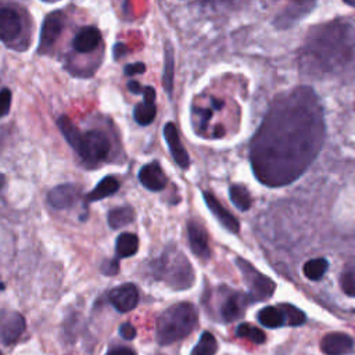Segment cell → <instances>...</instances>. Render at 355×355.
<instances>
[{
    "label": "cell",
    "mask_w": 355,
    "mask_h": 355,
    "mask_svg": "<svg viewBox=\"0 0 355 355\" xmlns=\"http://www.w3.org/2000/svg\"><path fill=\"white\" fill-rule=\"evenodd\" d=\"M139 180L146 189H148L151 191H161L162 189H165L166 182H168L166 175L164 173L159 164L155 161L146 164L140 168Z\"/></svg>",
    "instance_id": "cell-16"
},
{
    "label": "cell",
    "mask_w": 355,
    "mask_h": 355,
    "mask_svg": "<svg viewBox=\"0 0 355 355\" xmlns=\"http://www.w3.org/2000/svg\"><path fill=\"white\" fill-rule=\"evenodd\" d=\"M105 355H136V352L128 347H118L108 351Z\"/></svg>",
    "instance_id": "cell-35"
},
{
    "label": "cell",
    "mask_w": 355,
    "mask_h": 355,
    "mask_svg": "<svg viewBox=\"0 0 355 355\" xmlns=\"http://www.w3.org/2000/svg\"><path fill=\"white\" fill-rule=\"evenodd\" d=\"M119 334L125 338V340H132L136 337V329L133 327V324H130L129 322H125L119 326Z\"/></svg>",
    "instance_id": "cell-33"
},
{
    "label": "cell",
    "mask_w": 355,
    "mask_h": 355,
    "mask_svg": "<svg viewBox=\"0 0 355 355\" xmlns=\"http://www.w3.org/2000/svg\"><path fill=\"white\" fill-rule=\"evenodd\" d=\"M327 268H329V262L326 258H313L304 263L302 272L305 277H308L309 280H319L326 273Z\"/></svg>",
    "instance_id": "cell-26"
},
{
    "label": "cell",
    "mask_w": 355,
    "mask_h": 355,
    "mask_svg": "<svg viewBox=\"0 0 355 355\" xmlns=\"http://www.w3.org/2000/svg\"><path fill=\"white\" fill-rule=\"evenodd\" d=\"M80 197V187L73 183H64L53 187L47 194L49 204L55 209L72 207Z\"/></svg>",
    "instance_id": "cell-12"
},
{
    "label": "cell",
    "mask_w": 355,
    "mask_h": 355,
    "mask_svg": "<svg viewBox=\"0 0 355 355\" xmlns=\"http://www.w3.org/2000/svg\"><path fill=\"white\" fill-rule=\"evenodd\" d=\"M111 305L121 313L129 312L139 304V291L133 283H125L108 293Z\"/></svg>",
    "instance_id": "cell-11"
},
{
    "label": "cell",
    "mask_w": 355,
    "mask_h": 355,
    "mask_svg": "<svg viewBox=\"0 0 355 355\" xmlns=\"http://www.w3.org/2000/svg\"><path fill=\"white\" fill-rule=\"evenodd\" d=\"M42 1H51V0H42Z\"/></svg>",
    "instance_id": "cell-41"
},
{
    "label": "cell",
    "mask_w": 355,
    "mask_h": 355,
    "mask_svg": "<svg viewBox=\"0 0 355 355\" xmlns=\"http://www.w3.org/2000/svg\"><path fill=\"white\" fill-rule=\"evenodd\" d=\"M340 287L347 295L355 297V269L345 270L341 273Z\"/></svg>",
    "instance_id": "cell-30"
},
{
    "label": "cell",
    "mask_w": 355,
    "mask_h": 355,
    "mask_svg": "<svg viewBox=\"0 0 355 355\" xmlns=\"http://www.w3.org/2000/svg\"><path fill=\"white\" fill-rule=\"evenodd\" d=\"M295 1H300V3H302V1H311V0H295Z\"/></svg>",
    "instance_id": "cell-40"
},
{
    "label": "cell",
    "mask_w": 355,
    "mask_h": 355,
    "mask_svg": "<svg viewBox=\"0 0 355 355\" xmlns=\"http://www.w3.org/2000/svg\"><path fill=\"white\" fill-rule=\"evenodd\" d=\"M229 196L232 202L240 209V211H247L251 207V196L248 190L240 184H233L229 189Z\"/></svg>",
    "instance_id": "cell-28"
},
{
    "label": "cell",
    "mask_w": 355,
    "mask_h": 355,
    "mask_svg": "<svg viewBox=\"0 0 355 355\" xmlns=\"http://www.w3.org/2000/svg\"><path fill=\"white\" fill-rule=\"evenodd\" d=\"M187 234H189V244L194 255L201 259H208L211 255L208 234L207 230L201 223L197 220H190L187 223Z\"/></svg>",
    "instance_id": "cell-13"
},
{
    "label": "cell",
    "mask_w": 355,
    "mask_h": 355,
    "mask_svg": "<svg viewBox=\"0 0 355 355\" xmlns=\"http://www.w3.org/2000/svg\"><path fill=\"white\" fill-rule=\"evenodd\" d=\"M118 190H119V182L114 176H105L97 183V186L90 193H87L86 201L92 202V201L103 200L105 197L115 194Z\"/></svg>",
    "instance_id": "cell-21"
},
{
    "label": "cell",
    "mask_w": 355,
    "mask_h": 355,
    "mask_svg": "<svg viewBox=\"0 0 355 355\" xmlns=\"http://www.w3.org/2000/svg\"><path fill=\"white\" fill-rule=\"evenodd\" d=\"M128 53V47L125 46V44H122V43H116L115 46H114V58H121L123 54H126Z\"/></svg>",
    "instance_id": "cell-36"
},
{
    "label": "cell",
    "mask_w": 355,
    "mask_h": 355,
    "mask_svg": "<svg viewBox=\"0 0 355 355\" xmlns=\"http://www.w3.org/2000/svg\"><path fill=\"white\" fill-rule=\"evenodd\" d=\"M164 137H165V141L169 147V151L175 159V162L183 168V169H187L189 165H190V158H189V154L186 151V148L183 147L180 139H179V133H178V129L175 126V123L172 122H168L165 123L164 126Z\"/></svg>",
    "instance_id": "cell-14"
},
{
    "label": "cell",
    "mask_w": 355,
    "mask_h": 355,
    "mask_svg": "<svg viewBox=\"0 0 355 355\" xmlns=\"http://www.w3.org/2000/svg\"><path fill=\"white\" fill-rule=\"evenodd\" d=\"M248 298L247 295L241 294V293H229L225 298L223 302L220 304V318L225 322H233L237 320L239 318L243 316L247 304H248Z\"/></svg>",
    "instance_id": "cell-18"
},
{
    "label": "cell",
    "mask_w": 355,
    "mask_h": 355,
    "mask_svg": "<svg viewBox=\"0 0 355 355\" xmlns=\"http://www.w3.org/2000/svg\"><path fill=\"white\" fill-rule=\"evenodd\" d=\"M355 61V28L343 19L313 26L301 47L300 68L312 78L345 71Z\"/></svg>",
    "instance_id": "cell-2"
},
{
    "label": "cell",
    "mask_w": 355,
    "mask_h": 355,
    "mask_svg": "<svg viewBox=\"0 0 355 355\" xmlns=\"http://www.w3.org/2000/svg\"><path fill=\"white\" fill-rule=\"evenodd\" d=\"M236 336L245 338L254 344H262L265 341V333L250 323H241L236 329Z\"/></svg>",
    "instance_id": "cell-29"
},
{
    "label": "cell",
    "mask_w": 355,
    "mask_h": 355,
    "mask_svg": "<svg viewBox=\"0 0 355 355\" xmlns=\"http://www.w3.org/2000/svg\"><path fill=\"white\" fill-rule=\"evenodd\" d=\"M197 309L190 302H179L166 308L157 320V343L168 345L187 337L197 326Z\"/></svg>",
    "instance_id": "cell-4"
},
{
    "label": "cell",
    "mask_w": 355,
    "mask_h": 355,
    "mask_svg": "<svg viewBox=\"0 0 355 355\" xmlns=\"http://www.w3.org/2000/svg\"><path fill=\"white\" fill-rule=\"evenodd\" d=\"M123 71H125V75H139L146 72V65L143 62H133V64H128L123 68Z\"/></svg>",
    "instance_id": "cell-34"
},
{
    "label": "cell",
    "mask_w": 355,
    "mask_h": 355,
    "mask_svg": "<svg viewBox=\"0 0 355 355\" xmlns=\"http://www.w3.org/2000/svg\"><path fill=\"white\" fill-rule=\"evenodd\" d=\"M128 89H129V92H132L133 94L143 93V86H141L139 82H136V80H129V82H128Z\"/></svg>",
    "instance_id": "cell-37"
},
{
    "label": "cell",
    "mask_w": 355,
    "mask_h": 355,
    "mask_svg": "<svg viewBox=\"0 0 355 355\" xmlns=\"http://www.w3.org/2000/svg\"><path fill=\"white\" fill-rule=\"evenodd\" d=\"M139 237L135 233H121L115 241V254L118 258H128L137 252Z\"/></svg>",
    "instance_id": "cell-22"
},
{
    "label": "cell",
    "mask_w": 355,
    "mask_h": 355,
    "mask_svg": "<svg viewBox=\"0 0 355 355\" xmlns=\"http://www.w3.org/2000/svg\"><path fill=\"white\" fill-rule=\"evenodd\" d=\"M0 355H1V352H0Z\"/></svg>",
    "instance_id": "cell-42"
},
{
    "label": "cell",
    "mask_w": 355,
    "mask_h": 355,
    "mask_svg": "<svg viewBox=\"0 0 355 355\" xmlns=\"http://www.w3.org/2000/svg\"><path fill=\"white\" fill-rule=\"evenodd\" d=\"M173 71H175V57H173V47L169 42L165 44L164 51V73H162V85L164 89L169 96L173 92Z\"/></svg>",
    "instance_id": "cell-23"
},
{
    "label": "cell",
    "mask_w": 355,
    "mask_h": 355,
    "mask_svg": "<svg viewBox=\"0 0 355 355\" xmlns=\"http://www.w3.org/2000/svg\"><path fill=\"white\" fill-rule=\"evenodd\" d=\"M65 25V15L62 11H51L43 19L40 28V37L37 44V53L46 54L55 44Z\"/></svg>",
    "instance_id": "cell-8"
},
{
    "label": "cell",
    "mask_w": 355,
    "mask_h": 355,
    "mask_svg": "<svg viewBox=\"0 0 355 355\" xmlns=\"http://www.w3.org/2000/svg\"><path fill=\"white\" fill-rule=\"evenodd\" d=\"M324 139L320 101L311 87H295L273 100L250 141V162L265 186L298 179L313 162Z\"/></svg>",
    "instance_id": "cell-1"
},
{
    "label": "cell",
    "mask_w": 355,
    "mask_h": 355,
    "mask_svg": "<svg viewBox=\"0 0 355 355\" xmlns=\"http://www.w3.org/2000/svg\"><path fill=\"white\" fill-rule=\"evenodd\" d=\"M236 265L243 275V279L250 290V298L254 301H263L273 295L276 284L272 279L255 269L248 261L243 258L236 259Z\"/></svg>",
    "instance_id": "cell-6"
},
{
    "label": "cell",
    "mask_w": 355,
    "mask_h": 355,
    "mask_svg": "<svg viewBox=\"0 0 355 355\" xmlns=\"http://www.w3.org/2000/svg\"><path fill=\"white\" fill-rule=\"evenodd\" d=\"M202 197H204V201H205L208 209L212 212V215L218 219V222L225 229H227L232 233H237L240 230L239 220L218 201V198L214 194H211L208 191H204Z\"/></svg>",
    "instance_id": "cell-17"
},
{
    "label": "cell",
    "mask_w": 355,
    "mask_h": 355,
    "mask_svg": "<svg viewBox=\"0 0 355 355\" xmlns=\"http://www.w3.org/2000/svg\"><path fill=\"white\" fill-rule=\"evenodd\" d=\"M347 4H349V6H352V7H355V0H344Z\"/></svg>",
    "instance_id": "cell-39"
},
{
    "label": "cell",
    "mask_w": 355,
    "mask_h": 355,
    "mask_svg": "<svg viewBox=\"0 0 355 355\" xmlns=\"http://www.w3.org/2000/svg\"><path fill=\"white\" fill-rule=\"evenodd\" d=\"M258 320L262 326L276 329L282 326H300L305 322V313L294 305L280 304L265 306L258 312Z\"/></svg>",
    "instance_id": "cell-5"
},
{
    "label": "cell",
    "mask_w": 355,
    "mask_h": 355,
    "mask_svg": "<svg viewBox=\"0 0 355 355\" xmlns=\"http://www.w3.org/2000/svg\"><path fill=\"white\" fill-rule=\"evenodd\" d=\"M143 103L137 104L133 110V118L135 121L141 125H150L157 114L155 108V89L153 86H144L143 87Z\"/></svg>",
    "instance_id": "cell-15"
},
{
    "label": "cell",
    "mask_w": 355,
    "mask_h": 355,
    "mask_svg": "<svg viewBox=\"0 0 355 355\" xmlns=\"http://www.w3.org/2000/svg\"><path fill=\"white\" fill-rule=\"evenodd\" d=\"M22 33V19L12 7L0 6V42L11 46Z\"/></svg>",
    "instance_id": "cell-10"
},
{
    "label": "cell",
    "mask_w": 355,
    "mask_h": 355,
    "mask_svg": "<svg viewBox=\"0 0 355 355\" xmlns=\"http://www.w3.org/2000/svg\"><path fill=\"white\" fill-rule=\"evenodd\" d=\"M133 219H135V211L129 205L112 208L107 216V220H108V225L111 229H121V227L132 223Z\"/></svg>",
    "instance_id": "cell-24"
},
{
    "label": "cell",
    "mask_w": 355,
    "mask_h": 355,
    "mask_svg": "<svg viewBox=\"0 0 355 355\" xmlns=\"http://www.w3.org/2000/svg\"><path fill=\"white\" fill-rule=\"evenodd\" d=\"M111 150V143L103 130L93 129L82 133L78 148L75 150L85 162H100L107 158Z\"/></svg>",
    "instance_id": "cell-7"
},
{
    "label": "cell",
    "mask_w": 355,
    "mask_h": 355,
    "mask_svg": "<svg viewBox=\"0 0 355 355\" xmlns=\"http://www.w3.org/2000/svg\"><path fill=\"white\" fill-rule=\"evenodd\" d=\"M57 126L60 129V132L62 133V136L65 137V140L68 141V144L76 150L78 146H79V141H80V137H82V133L76 125L67 116V115H62L57 119Z\"/></svg>",
    "instance_id": "cell-25"
},
{
    "label": "cell",
    "mask_w": 355,
    "mask_h": 355,
    "mask_svg": "<svg viewBox=\"0 0 355 355\" xmlns=\"http://www.w3.org/2000/svg\"><path fill=\"white\" fill-rule=\"evenodd\" d=\"M101 42V33L96 26L82 28L73 37L72 46L78 53H92Z\"/></svg>",
    "instance_id": "cell-20"
},
{
    "label": "cell",
    "mask_w": 355,
    "mask_h": 355,
    "mask_svg": "<svg viewBox=\"0 0 355 355\" xmlns=\"http://www.w3.org/2000/svg\"><path fill=\"white\" fill-rule=\"evenodd\" d=\"M354 348V340L345 333H327L320 341V349L326 355H345Z\"/></svg>",
    "instance_id": "cell-19"
},
{
    "label": "cell",
    "mask_w": 355,
    "mask_h": 355,
    "mask_svg": "<svg viewBox=\"0 0 355 355\" xmlns=\"http://www.w3.org/2000/svg\"><path fill=\"white\" fill-rule=\"evenodd\" d=\"M101 272L107 276L116 275L119 272V262L118 259H107L101 263Z\"/></svg>",
    "instance_id": "cell-32"
},
{
    "label": "cell",
    "mask_w": 355,
    "mask_h": 355,
    "mask_svg": "<svg viewBox=\"0 0 355 355\" xmlns=\"http://www.w3.org/2000/svg\"><path fill=\"white\" fill-rule=\"evenodd\" d=\"M11 107V90L3 87L0 90V118L6 116Z\"/></svg>",
    "instance_id": "cell-31"
},
{
    "label": "cell",
    "mask_w": 355,
    "mask_h": 355,
    "mask_svg": "<svg viewBox=\"0 0 355 355\" xmlns=\"http://www.w3.org/2000/svg\"><path fill=\"white\" fill-rule=\"evenodd\" d=\"M25 331V319L15 311H0V343L11 345L19 340Z\"/></svg>",
    "instance_id": "cell-9"
},
{
    "label": "cell",
    "mask_w": 355,
    "mask_h": 355,
    "mask_svg": "<svg viewBox=\"0 0 355 355\" xmlns=\"http://www.w3.org/2000/svg\"><path fill=\"white\" fill-rule=\"evenodd\" d=\"M218 351V341L209 331H204L196 344V347L191 349L190 355H215Z\"/></svg>",
    "instance_id": "cell-27"
},
{
    "label": "cell",
    "mask_w": 355,
    "mask_h": 355,
    "mask_svg": "<svg viewBox=\"0 0 355 355\" xmlns=\"http://www.w3.org/2000/svg\"><path fill=\"white\" fill-rule=\"evenodd\" d=\"M150 273L173 290H187L194 284L196 273L190 261L175 245H169L150 262Z\"/></svg>",
    "instance_id": "cell-3"
},
{
    "label": "cell",
    "mask_w": 355,
    "mask_h": 355,
    "mask_svg": "<svg viewBox=\"0 0 355 355\" xmlns=\"http://www.w3.org/2000/svg\"><path fill=\"white\" fill-rule=\"evenodd\" d=\"M4 183H6V176L3 173H0V191L4 187Z\"/></svg>",
    "instance_id": "cell-38"
}]
</instances>
